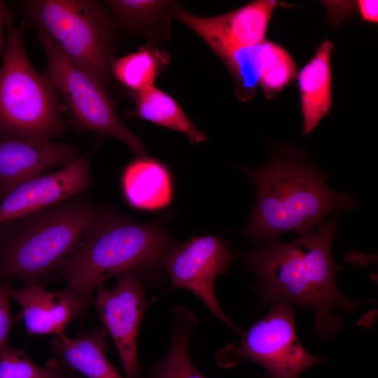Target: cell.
<instances>
[{
    "label": "cell",
    "mask_w": 378,
    "mask_h": 378,
    "mask_svg": "<svg viewBox=\"0 0 378 378\" xmlns=\"http://www.w3.org/2000/svg\"><path fill=\"white\" fill-rule=\"evenodd\" d=\"M338 214L319 223L309 235L284 243L277 238L267 245L244 253L247 265L256 273L260 303H293L311 308L314 328L322 338H330L342 328L336 310L353 312L359 303L344 295L335 275L342 266L332 256V246L340 230Z\"/></svg>",
    "instance_id": "1"
},
{
    "label": "cell",
    "mask_w": 378,
    "mask_h": 378,
    "mask_svg": "<svg viewBox=\"0 0 378 378\" xmlns=\"http://www.w3.org/2000/svg\"><path fill=\"white\" fill-rule=\"evenodd\" d=\"M241 170L256 187V203L242 230L252 241L263 242L286 232L307 236L332 211L357 207L350 194L327 186V175L305 160L301 148L281 147L266 164Z\"/></svg>",
    "instance_id": "2"
},
{
    "label": "cell",
    "mask_w": 378,
    "mask_h": 378,
    "mask_svg": "<svg viewBox=\"0 0 378 378\" xmlns=\"http://www.w3.org/2000/svg\"><path fill=\"white\" fill-rule=\"evenodd\" d=\"M167 216L142 223L103 209L94 219L55 272L79 299L82 319L94 291L108 278L131 270L147 283L158 279L164 258L174 246Z\"/></svg>",
    "instance_id": "3"
},
{
    "label": "cell",
    "mask_w": 378,
    "mask_h": 378,
    "mask_svg": "<svg viewBox=\"0 0 378 378\" xmlns=\"http://www.w3.org/2000/svg\"><path fill=\"white\" fill-rule=\"evenodd\" d=\"M81 194L0 224L1 284H41L56 272L103 210Z\"/></svg>",
    "instance_id": "4"
},
{
    "label": "cell",
    "mask_w": 378,
    "mask_h": 378,
    "mask_svg": "<svg viewBox=\"0 0 378 378\" xmlns=\"http://www.w3.org/2000/svg\"><path fill=\"white\" fill-rule=\"evenodd\" d=\"M24 21L15 26L10 15L0 66V137H34L52 140L66 123V108L47 74L37 71L24 46Z\"/></svg>",
    "instance_id": "5"
},
{
    "label": "cell",
    "mask_w": 378,
    "mask_h": 378,
    "mask_svg": "<svg viewBox=\"0 0 378 378\" xmlns=\"http://www.w3.org/2000/svg\"><path fill=\"white\" fill-rule=\"evenodd\" d=\"M21 8L38 33L104 86L111 76L115 29L111 15L92 0H29Z\"/></svg>",
    "instance_id": "6"
},
{
    "label": "cell",
    "mask_w": 378,
    "mask_h": 378,
    "mask_svg": "<svg viewBox=\"0 0 378 378\" xmlns=\"http://www.w3.org/2000/svg\"><path fill=\"white\" fill-rule=\"evenodd\" d=\"M239 335L238 344H230L217 353L220 367L232 368L248 359L263 367L267 378H300L306 369L326 362L309 353L300 342L290 303H273L265 317Z\"/></svg>",
    "instance_id": "7"
},
{
    "label": "cell",
    "mask_w": 378,
    "mask_h": 378,
    "mask_svg": "<svg viewBox=\"0 0 378 378\" xmlns=\"http://www.w3.org/2000/svg\"><path fill=\"white\" fill-rule=\"evenodd\" d=\"M38 38L44 49L47 76L64 102L74 122L85 131L112 136L137 156L146 155L141 139L118 118L104 85L64 57L43 34Z\"/></svg>",
    "instance_id": "8"
},
{
    "label": "cell",
    "mask_w": 378,
    "mask_h": 378,
    "mask_svg": "<svg viewBox=\"0 0 378 378\" xmlns=\"http://www.w3.org/2000/svg\"><path fill=\"white\" fill-rule=\"evenodd\" d=\"M233 258L226 240L214 235L193 236L187 242L169 250L163 260V267L172 281L169 290L183 288L191 291L212 315L239 334L241 330L220 308L214 288V279L227 273Z\"/></svg>",
    "instance_id": "9"
},
{
    "label": "cell",
    "mask_w": 378,
    "mask_h": 378,
    "mask_svg": "<svg viewBox=\"0 0 378 378\" xmlns=\"http://www.w3.org/2000/svg\"><path fill=\"white\" fill-rule=\"evenodd\" d=\"M117 276L115 286L97 288L94 305L119 354L125 378H139L137 337L141 318L151 303L145 299L142 281L134 271Z\"/></svg>",
    "instance_id": "10"
},
{
    "label": "cell",
    "mask_w": 378,
    "mask_h": 378,
    "mask_svg": "<svg viewBox=\"0 0 378 378\" xmlns=\"http://www.w3.org/2000/svg\"><path fill=\"white\" fill-rule=\"evenodd\" d=\"M279 6L276 0H255L227 13L202 17L176 6L173 17L196 33L223 62L235 51L265 40L270 20Z\"/></svg>",
    "instance_id": "11"
},
{
    "label": "cell",
    "mask_w": 378,
    "mask_h": 378,
    "mask_svg": "<svg viewBox=\"0 0 378 378\" xmlns=\"http://www.w3.org/2000/svg\"><path fill=\"white\" fill-rule=\"evenodd\" d=\"M92 183L90 158L30 179L13 190L0 203V224L50 207L83 193Z\"/></svg>",
    "instance_id": "12"
},
{
    "label": "cell",
    "mask_w": 378,
    "mask_h": 378,
    "mask_svg": "<svg viewBox=\"0 0 378 378\" xmlns=\"http://www.w3.org/2000/svg\"><path fill=\"white\" fill-rule=\"evenodd\" d=\"M79 157L74 144L34 137H0V203L23 183Z\"/></svg>",
    "instance_id": "13"
},
{
    "label": "cell",
    "mask_w": 378,
    "mask_h": 378,
    "mask_svg": "<svg viewBox=\"0 0 378 378\" xmlns=\"http://www.w3.org/2000/svg\"><path fill=\"white\" fill-rule=\"evenodd\" d=\"M8 292L20 306L17 318L23 319L29 335H62L74 318L82 319L80 302L67 288L50 291L32 283L18 289L10 286Z\"/></svg>",
    "instance_id": "14"
},
{
    "label": "cell",
    "mask_w": 378,
    "mask_h": 378,
    "mask_svg": "<svg viewBox=\"0 0 378 378\" xmlns=\"http://www.w3.org/2000/svg\"><path fill=\"white\" fill-rule=\"evenodd\" d=\"M124 198L132 208L155 211L171 204L174 182L168 167L162 161L139 156L124 168L121 175Z\"/></svg>",
    "instance_id": "15"
},
{
    "label": "cell",
    "mask_w": 378,
    "mask_h": 378,
    "mask_svg": "<svg viewBox=\"0 0 378 378\" xmlns=\"http://www.w3.org/2000/svg\"><path fill=\"white\" fill-rule=\"evenodd\" d=\"M334 46L326 39L311 59L298 72L297 78L303 120L302 132L309 135L332 105L331 56Z\"/></svg>",
    "instance_id": "16"
},
{
    "label": "cell",
    "mask_w": 378,
    "mask_h": 378,
    "mask_svg": "<svg viewBox=\"0 0 378 378\" xmlns=\"http://www.w3.org/2000/svg\"><path fill=\"white\" fill-rule=\"evenodd\" d=\"M106 334L104 326L75 338L64 334L51 340L50 348L63 364L86 378H123L106 356Z\"/></svg>",
    "instance_id": "17"
},
{
    "label": "cell",
    "mask_w": 378,
    "mask_h": 378,
    "mask_svg": "<svg viewBox=\"0 0 378 378\" xmlns=\"http://www.w3.org/2000/svg\"><path fill=\"white\" fill-rule=\"evenodd\" d=\"M117 26L144 35L150 41H164L170 34V18L176 5L170 1H105Z\"/></svg>",
    "instance_id": "18"
},
{
    "label": "cell",
    "mask_w": 378,
    "mask_h": 378,
    "mask_svg": "<svg viewBox=\"0 0 378 378\" xmlns=\"http://www.w3.org/2000/svg\"><path fill=\"white\" fill-rule=\"evenodd\" d=\"M135 104L134 114L147 121L179 132L192 144H200L207 135L188 118L178 104L169 94L153 86L132 92Z\"/></svg>",
    "instance_id": "19"
},
{
    "label": "cell",
    "mask_w": 378,
    "mask_h": 378,
    "mask_svg": "<svg viewBox=\"0 0 378 378\" xmlns=\"http://www.w3.org/2000/svg\"><path fill=\"white\" fill-rule=\"evenodd\" d=\"M172 317L169 350L153 368L148 378H206L195 368L190 356L189 343L197 323L196 317L186 307L175 308Z\"/></svg>",
    "instance_id": "20"
},
{
    "label": "cell",
    "mask_w": 378,
    "mask_h": 378,
    "mask_svg": "<svg viewBox=\"0 0 378 378\" xmlns=\"http://www.w3.org/2000/svg\"><path fill=\"white\" fill-rule=\"evenodd\" d=\"M169 61L167 52L145 46L115 59L111 74L131 92H140L154 86L158 75Z\"/></svg>",
    "instance_id": "21"
},
{
    "label": "cell",
    "mask_w": 378,
    "mask_h": 378,
    "mask_svg": "<svg viewBox=\"0 0 378 378\" xmlns=\"http://www.w3.org/2000/svg\"><path fill=\"white\" fill-rule=\"evenodd\" d=\"M270 41L265 39L241 48L223 61L233 79L236 96L242 102L251 99L256 93Z\"/></svg>",
    "instance_id": "22"
},
{
    "label": "cell",
    "mask_w": 378,
    "mask_h": 378,
    "mask_svg": "<svg viewBox=\"0 0 378 378\" xmlns=\"http://www.w3.org/2000/svg\"><path fill=\"white\" fill-rule=\"evenodd\" d=\"M297 74V66L290 55L281 45L270 41L258 81V86L266 98H274L296 78Z\"/></svg>",
    "instance_id": "23"
},
{
    "label": "cell",
    "mask_w": 378,
    "mask_h": 378,
    "mask_svg": "<svg viewBox=\"0 0 378 378\" xmlns=\"http://www.w3.org/2000/svg\"><path fill=\"white\" fill-rule=\"evenodd\" d=\"M0 378H64V373L54 359L40 367L24 351L10 347L0 354Z\"/></svg>",
    "instance_id": "24"
},
{
    "label": "cell",
    "mask_w": 378,
    "mask_h": 378,
    "mask_svg": "<svg viewBox=\"0 0 378 378\" xmlns=\"http://www.w3.org/2000/svg\"><path fill=\"white\" fill-rule=\"evenodd\" d=\"M9 283L0 285V354L8 349V335L13 323L10 309Z\"/></svg>",
    "instance_id": "25"
},
{
    "label": "cell",
    "mask_w": 378,
    "mask_h": 378,
    "mask_svg": "<svg viewBox=\"0 0 378 378\" xmlns=\"http://www.w3.org/2000/svg\"><path fill=\"white\" fill-rule=\"evenodd\" d=\"M355 1L358 13L363 21L377 23L378 1L377 0H358Z\"/></svg>",
    "instance_id": "26"
},
{
    "label": "cell",
    "mask_w": 378,
    "mask_h": 378,
    "mask_svg": "<svg viewBox=\"0 0 378 378\" xmlns=\"http://www.w3.org/2000/svg\"><path fill=\"white\" fill-rule=\"evenodd\" d=\"M11 15L9 10L6 7V4L0 1V54L4 52L6 41L4 39L3 29L6 26L9 17Z\"/></svg>",
    "instance_id": "27"
}]
</instances>
